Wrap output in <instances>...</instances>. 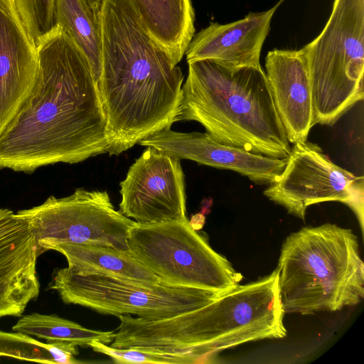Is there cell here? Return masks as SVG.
<instances>
[{
	"mask_svg": "<svg viewBox=\"0 0 364 364\" xmlns=\"http://www.w3.org/2000/svg\"><path fill=\"white\" fill-rule=\"evenodd\" d=\"M36 46L35 82L0 134V168L30 173L107 153L105 115L87 60L58 25Z\"/></svg>",
	"mask_w": 364,
	"mask_h": 364,
	"instance_id": "1",
	"label": "cell"
},
{
	"mask_svg": "<svg viewBox=\"0 0 364 364\" xmlns=\"http://www.w3.org/2000/svg\"><path fill=\"white\" fill-rule=\"evenodd\" d=\"M97 82L107 153L118 156L176 122L183 75L151 36L132 0H105Z\"/></svg>",
	"mask_w": 364,
	"mask_h": 364,
	"instance_id": "2",
	"label": "cell"
},
{
	"mask_svg": "<svg viewBox=\"0 0 364 364\" xmlns=\"http://www.w3.org/2000/svg\"><path fill=\"white\" fill-rule=\"evenodd\" d=\"M277 269L222 294L197 309L151 321L119 316L117 343L134 348L202 362L242 343L287 336Z\"/></svg>",
	"mask_w": 364,
	"mask_h": 364,
	"instance_id": "3",
	"label": "cell"
},
{
	"mask_svg": "<svg viewBox=\"0 0 364 364\" xmlns=\"http://www.w3.org/2000/svg\"><path fill=\"white\" fill-rule=\"evenodd\" d=\"M196 121L217 141L272 158L291 146L261 67L188 63L176 122Z\"/></svg>",
	"mask_w": 364,
	"mask_h": 364,
	"instance_id": "4",
	"label": "cell"
},
{
	"mask_svg": "<svg viewBox=\"0 0 364 364\" xmlns=\"http://www.w3.org/2000/svg\"><path fill=\"white\" fill-rule=\"evenodd\" d=\"M285 313L336 311L364 297V264L350 229L304 227L284 242L277 267Z\"/></svg>",
	"mask_w": 364,
	"mask_h": 364,
	"instance_id": "5",
	"label": "cell"
},
{
	"mask_svg": "<svg viewBox=\"0 0 364 364\" xmlns=\"http://www.w3.org/2000/svg\"><path fill=\"white\" fill-rule=\"evenodd\" d=\"M314 123L334 124L364 97V0H334L321 33L304 48Z\"/></svg>",
	"mask_w": 364,
	"mask_h": 364,
	"instance_id": "6",
	"label": "cell"
},
{
	"mask_svg": "<svg viewBox=\"0 0 364 364\" xmlns=\"http://www.w3.org/2000/svg\"><path fill=\"white\" fill-rule=\"evenodd\" d=\"M127 246L132 257L168 284L226 293L242 279L188 220L136 223Z\"/></svg>",
	"mask_w": 364,
	"mask_h": 364,
	"instance_id": "7",
	"label": "cell"
},
{
	"mask_svg": "<svg viewBox=\"0 0 364 364\" xmlns=\"http://www.w3.org/2000/svg\"><path fill=\"white\" fill-rule=\"evenodd\" d=\"M50 288L62 301L100 314H134L158 321L200 308L222 294L215 291L145 282L97 273H79L68 267L55 270Z\"/></svg>",
	"mask_w": 364,
	"mask_h": 364,
	"instance_id": "8",
	"label": "cell"
},
{
	"mask_svg": "<svg viewBox=\"0 0 364 364\" xmlns=\"http://www.w3.org/2000/svg\"><path fill=\"white\" fill-rule=\"evenodd\" d=\"M29 223L37 253L64 245H100L127 251L135 221L117 210L107 191L77 188L66 197L50 196L42 204L18 213Z\"/></svg>",
	"mask_w": 364,
	"mask_h": 364,
	"instance_id": "9",
	"label": "cell"
},
{
	"mask_svg": "<svg viewBox=\"0 0 364 364\" xmlns=\"http://www.w3.org/2000/svg\"><path fill=\"white\" fill-rule=\"evenodd\" d=\"M363 177L335 164L320 146L309 141L291 146L282 173L263 194L304 220L311 205L338 201L348 205L363 227Z\"/></svg>",
	"mask_w": 364,
	"mask_h": 364,
	"instance_id": "10",
	"label": "cell"
},
{
	"mask_svg": "<svg viewBox=\"0 0 364 364\" xmlns=\"http://www.w3.org/2000/svg\"><path fill=\"white\" fill-rule=\"evenodd\" d=\"M119 211L139 223L186 220L185 176L180 159L146 146L120 182Z\"/></svg>",
	"mask_w": 364,
	"mask_h": 364,
	"instance_id": "11",
	"label": "cell"
},
{
	"mask_svg": "<svg viewBox=\"0 0 364 364\" xmlns=\"http://www.w3.org/2000/svg\"><path fill=\"white\" fill-rule=\"evenodd\" d=\"M178 159H190L217 168L232 170L258 185L269 186L282 173L287 158L255 154L243 149L221 144L207 132H178L166 128L139 142Z\"/></svg>",
	"mask_w": 364,
	"mask_h": 364,
	"instance_id": "12",
	"label": "cell"
},
{
	"mask_svg": "<svg viewBox=\"0 0 364 364\" xmlns=\"http://www.w3.org/2000/svg\"><path fill=\"white\" fill-rule=\"evenodd\" d=\"M39 256L28 221L9 209H0V318L21 316L37 299Z\"/></svg>",
	"mask_w": 364,
	"mask_h": 364,
	"instance_id": "13",
	"label": "cell"
},
{
	"mask_svg": "<svg viewBox=\"0 0 364 364\" xmlns=\"http://www.w3.org/2000/svg\"><path fill=\"white\" fill-rule=\"evenodd\" d=\"M38 69L37 46L14 0H0V134L31 89Z\"/></svg>",
	"mask_w": 364,
	"mask_h": 364,
	"instance_id": "14",
	"label": "cell"
},
{
	"mask_svg": "<svg viewBox=\"0 0 364 364\" xmlns=\"http://www.w3.org/2000/svg\"><path fill=\"white\" fill-rule=\"evenodd\" d=\"M266 75L290 143L304 141L314 125L308 60L304 48L270 50Z\"/></svg>",
	"mask_w": 364,
	"mask_h": 364,
	"instance_id": "15",
	"label": "cell"
},
{
	"mask_svg": "<svg viewBox=\"0 0 364 364\" xmlns=\"http://www.w3.org/2000/svg\"><path fill=\"white\" fill-rule=\"evenodd\" d=\"M279 4L228 24L210 23L191 39L185 53L188 63L210 60L228 66L261 67L262 45Z\"/></svg>",
	"mask_w": 364,
	"mask_h": 364,
	"instance_id": "16",
	"label": "cell"
},
{
	"mask_svg": "<svg viewBox=\"0 0 364 364\" xmlns=\"http://www.w3.org/2000/svg\"><path fill=\"white\" fill-rule=\"evenodd\" d=\"M132 1L151 36L178 64L195 33L191 1Z\"/></svg>",
	"mask_w": 364,
	"mask_h": 364,
	"instance_id": "17",
	"label": "cell"
},
{
	"mask_svg": "<svg viewBox=\"0 0 364 364\" xmlns=\"http://www.w3.org/2000/svg\"><path fill=\"white\" fill-rule=\"evenodd\" d=\"M57 252L68 267L79 273H97L150 283L161 280L135 260L127 251L100 245H64Z\"/></svg>",
	"mask_w": 364,
	"mask_h": 364,
	"instance_id": "18",
	"label": "cell"
},
{
	"mask_svg": "<svg viewBox=\"0 0 364 364\" xmlns=\"http://www.w3.org/2000/svg\"><path fill=\"white\" fill-rule=\"evenodd\" d=\"M55 22L85 55L97 83L102 69L101 13L85 0H55Z\"/></svg>",
	"mask_w": 364,
	"mask_h": 364,
	"instance_id": "19",
	"label": "cell"
},
{
	"mask_svg": "<svg viewBox=\"0 0 364 364\" xmlns=\"http://www.w3.org/2000/svg\"><path fill=\"white\" fill-rule=\"evenodd\" d=\"M12 330L46 340L48 343H67L84 347L89 346L94 340L109 344L116 335L115 331L85 328L77 323L55 314L38 313L21 316L12 327Z\"/></svg>",
	"mask_w": 364,
	"mask_h": 364,
	"instance_id": "20",
	"label": "cell"
},
{
	"mask_svg": "<svg viewBox=\"0 0 364 364\" xmlns=\"http://www.w3.org/2000/svg\"><path fill=\"white\" fill-rule=\"evenodd\" d=\"M77 346L67 343H43L34 337L18 331L0 330V356L41 363H82L75 358Z\"/></svg>",
	"mask_w": 364,
	"mask_h": 364,
	"instance_id": "21",
	"label": "cell"
},
{
	"mask_svg": "<svg viewBox=\"0 0 364 364\" xmlns=\"http://www.w3.org/2000/svg\"><path fill=\"white\" fill-rule=\"evenodd\" d=\"M18 13L36 45L55 26V0H14Z\"/></svg>",
	"mask_w": 364,
	"mask_h": 364,
	"instance_id": "22",
	"label": "cell"
},
{
	"mask_svg": "<svg viewBox=\"0 0 364 364\" xmlns=\"http://www.w3.org/2000/svg\"><path fill=\"white\" fill-rule=\"evenodd\" d=\"M89 347L95 352L109 356L118 364L166 363L188 364L181 358L143 351L134 348H119L108 346L98 340L92 341Z\"/></svg>",
	"mask_w": 364,
	"mask_h": 364,
	"instance_id": "23",
	"label": "cell"
},
{
	"mask_svg": "<svg viewBox=\"0 0 364 364\" xmlns=\"http://www.w3.org/2000/svg\"><path fill=\"white\" fill-rule=\"evenodd\" d=\"M97 12L101 13V9L105 0H85Z\"/></svg>",
	"mask_w": 364,
	"mask_h": 364,
	"instance_id": "24",
	"label": "cell"
}]
</instances>
